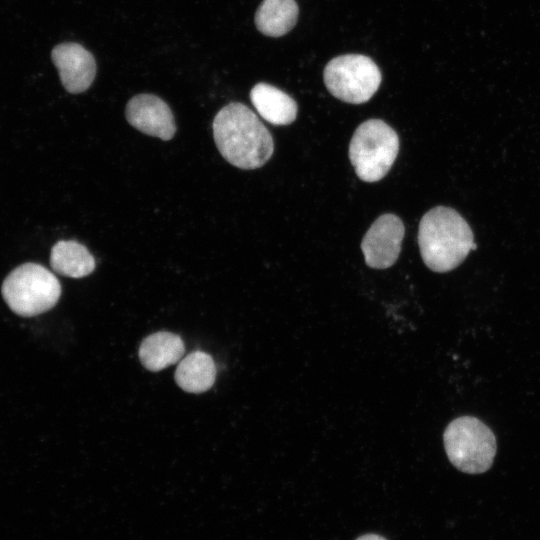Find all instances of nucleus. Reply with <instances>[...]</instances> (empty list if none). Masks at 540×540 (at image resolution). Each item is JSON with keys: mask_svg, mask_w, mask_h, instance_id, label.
<instances>
[{"mask_svg": "<svg viewBox=\"0 0 540 540\" xmlns=\"http://www.w3.org/2000/svg\"><path fill=\"white\" fill-rule=\"evenodd\" d=\"M64 88L73 94L86 91L94 81L96 62L93 55L77 43H62L51 52Z\"/></svg>", "mask_w": 540, "mask_h": 540, "instance_id": "nucleus-9", "label": "nucleus"}, {"mask_svg": "<svg viewBox=\"0 0 540 540\" xmlns=\"http://www.w3.org/2000/svg\"><path fill=\"white\" fill-rule=\"evenodd\" d=\"M444 447L449 461L468 474L487 471L496 454V439L491 429L473 416L454 419L446 427Z\"/></svg>", "mask_w": 540, "mask_h": 540, "instance_id": "nucleus-4", "label": "nucleus"}, {"mask_svg": "<svg viewBox=\"0 0 540 540\" xmlns=\"http://www.w3.org/2000/svg\"><path fill=\"white\" fill-rule=\"evenodd\" d=\"M466 220L454 209L437 206L424 214L419 223L418 245L425 265L435 272H448L459 266L476 249Z\"/></svg>", "mask_w": 540, "mask_h": 540, "instance_id": "nucleus-2", "label": "nucleus"}, {"mask_svg": "<svg viewBox=\"0 0 540 540\" xmlns=\"http://www.w3.org/2000/svg\"><path fill=\"white\" fill-rule=\"evenodd\" d=\"M61 286L56 276L36 263H25L4 280L2 295L16 314L31 317L50 310L59 300Z\"/></svg>", "mask_w": 540, "mask_h": 540, "instance_id": "nucleus-5", "label": "nucleus"}, {"mask_svg": "<svg viewBox=\"0 0 540 540\" xmlns=\"http://www.w3.org/2000/svg\"><path fill=\"white\" fill-rule=\"evenodd\" d=\"M250 99L260 116L273 125H289L296 119L297 103L275 86L256 84L250 92Z\"/></svg>", "mask_w": 540, "mask_h": 540, "instance_id": "nucleus-10", "label": "nucleus"}, {"mask_svg": "<svg viewBox=\"0 0 540 540\" xmlns=\"http://www.w3.org/2000/svg\"><path fill=\"white\" fill-rule=\"evenodd\" d=\"M125 116L130 125L140 132L164 141L176 132L174 116L169 106L153 94H139L129 100Z\"/></svg>", "mask_w": 540, "mask_h": 540, "instance_id": "nucleus-8", "label": "nucleus"}, {"mask_svg": "<svg viewBox=\"0 0 540 540\" xmlns=\"http://www.w3.org/2000/svg\"><path fill=\"white\" fill-rule=\"evenodd\" d=\"M324 83L337 99L362 104L369 101L381 83V72L375 62L360 54L333 58L324 69Z\"/></svg>", "mask_w": 540, "mask_h": 540, "instance_id": "nucleus-6", "label": "nucleus"}, {"mask_svg": "<svg viewBox=\"0 0 540 540\" xmlns=\"http://www.w3.org/2000/svg\"><path fill=\"white\" fill-rule=\"evenodd\" d=\"M356 540H386V539L376 534H365V535L360 536Z\"/></svg>", "mask_w": 540, "mask_h": 540, "instance_id": "nucleus-15", "label": "nucleus"}, {"mask_svg": "<svg viewBox=\"0 0 540 540\" xmlns=\"http://www.w3.org/2000/svg\"><path fill=\"white\" fill-rule=\"evenodd\" d=\"M405 227L394 214L379 216L370 226L361 242L367 266L374 269L391 267L398 259Z\"/></svg>", "mask_w": 540, "mask_h": 540, "instance_id": "nucleus-7", "label": "nucleus"}, {"mask_svg": "<svg viewBox=\"0 0 540 540\" xmlns=\"http://www.w3.org/2000/svg\"><path fill=\"white\" fill-rule=\"evenodd\" d=\"M216 367L212 357L202 351H194L179 363L175 371L178 386L189 393H202L215 381Z\"/></svg>", "mask_w": 540, "mask_h": 540, "instance_id": "nucleus-12", "label": "nucleus"}, {"mask_svg": "<svg viewBox=\"0 0 540 540\" xmlns=\"http://www.w3.org/2000/svg\"><path fill=\"white\" fill-rule=\"evenodd\" d=\"M298 12L294 0H263L255 14V24L262 34L280 37L294 27Z\"/></svg>", "mask_w": 540, "mask_h": 540, "instance_id": "nucleus-14", "label": "nucleus"}, {"mask_svg": "<svg viewBox=\"0 0 540 540\" xmlns=\"http://www.w3.org/2000/svg\"><path fill=\"white\" fill-rule=\"evenodd\" d=\"M185 346L180 336L170 332H156L147 336L139 348L142 365L153 372L160 371L183 356Z\"/></svg>", "mask_w": 540, "mask_h": 540, "instance_id": "nucleus-11", "label": "nucleus"}, {"mask_svg": "<svg viewBox=\"0 0 540 540\" xmlns=\"http://www.w3.org/2000/svg\"><path fill=\"white\" fill-rule=\"evenodd\" d=\"M399 151L397 133L380 119H369L355 130L349 145V158L359 179L381 180L391 169Z\"/></svg>", "mask_w": 540, "mask_h": 540, "instance_id": "nucleus-3", "label": "nucleus"}, {"mask_svg": "<svg viewBox=\"0 0 540 540\" xmlns=\"http://www.w3.org/2000/svg\"><path fill=\"white\" fill-rule=\"evenodd\" d=\"M212 128L220 154L235 167L260 168L273 154L270 132L244 104L232 102L224 106L216 114Z\"/></svg>", "mask_w": 540, "mask_h": 540, "instance_id": "nucleus-1", "label": "nucleus"}, {"mask_svg": "<svg viewBox=\"0 0 540 540\" xmlns=\"http://www.w3.org/2000/svg\"><path fill=\"white\" fill-rule=\"evenodd\" d=\"M50 264L60 275L82 278L93 272L95 259L88 249L72 240L57 242L51 250Z\"/></svg>", "mask_w": 540, "mask_h": 540, "instance_id": "nucleus-13", "label": "nucleus"}]
</instances>
